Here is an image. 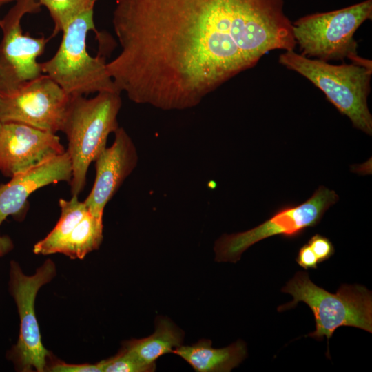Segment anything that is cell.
Wrapping results in <instances>:
<instances>
[{"label": "cell", "mask_w": 372, "mask_h": 372, "mask_svg": "<svg viewBox=\"0 0 372 372\" xmlns=\"http://www.w3.org/2000/svg\"><path fill=\"white\" fill-rule=\"evenodd\" d=\"M284 0H116L121 46L107 63L116 89L136 104L183 110L272 50L296 41Z\"/></svg>", "instance_id": "6da1fadb"}, {"label": "cell", "mask_w": 372, "mask_h": 372, "mask_svg": "<svg viewBox=\"0 0 372 372\" xmlns=\"http://www.w3.org/2000/svg\"><path fill=\"white\" fill-rule=\"evenodd\" d=\"M121 92H99L92 98L70 96L61 132L68 140L67 152L72 163L70 183L72 196H79L86 184L87 173L106 147L109 135L118 127L122 105Z\"/></svg>", "instance_id": "7a4b0ae2"}, {"label": "cell", "mask_w": 372, "mask_h": 372, "mask_svg": "<svg viewBox=\"0 0 372 372\" xmlns=\"http://www.w3.org/2000/svg\"><path fill=\"white\" fill-rule=\"evenodd\" d=\"M279 63L311 81L353 125L372 134V116L367 105L372 76L371 61L333 65L307 57L293 50L279 56Z\"/></svg>", "instance_id": "3957f363"}, {"label": "cell", "mask_w": 372, "mask_h": 372, "mask_svg": "<svg viewBox=\"0 0 372 372\" xmlns=\"http://www.w3.org/2000/svg\"><path fill=\"white\" fill-rule=\"evenodd\" d=\"M289 293L293 300L278 308V311L294 307L298 302L306 303L312 311L316 329L308 334L318 341H329L340 327L347 326L372 333V296L365 287L342 285L332 293L315 285L307 272L298 271L281 289Z\"/></svg>", "instance_id": "277c9868"}, {"label": "cell", "mask_w": 372, "mask_h": 372, "mask_svg": "<svg viewBox=\"0 0 372 372\" xmlns=\"http://www.w3.org/2000/svg\"><path fill=\"white\" fill-rule=\"evenodd\" d=\"M90 30L96 32L94 9L80 14L67 25L54 55L41 63L43 73L70 96L118 91L108 73L105 56H92L87 51V37Z\"/></svg>", "instance_id": "5b68a950"}, {"label": "cell", "mask_w": 372, "mask_h": 372, "mask_svg": "<svg viewBox=\"0 0 372 372\" xmlns=\"http://www.w3.org/2000/svg\"><path fill=\"white\" fill-rule=\"evenodd\" d=\"M372 18V0L338 10L305 15L292 23V34L301 54L328 62L348 59L351 63L371 60L358 54L354 34Z\"/></svg>", "instance_id": "8992f818"}, {"label": "cell", "mask_w": 372, "mask_h": 372, "mask_svg": "<svg viewBox=\"0 0 372 372\" xmlns=\"http://www.w3.org/2000/svg\"><path fill=\"white\" fill-rule=\"evenodd\" d=\"M338 199L334 191L320 186L305 202L280 208L253 229L220 236L214 244L215 260L235 263L245 250L263 239L276 235L287 238L299 236L305 229L318 225L325 211Z\"/></svg>", "instance_id": "52a82bcc"}, {"label": "cell", "mask_w": 372, "mask_h": 372, "mask_svg": "<svg viewBox=\"0 0 372 372\" xmlns=\"http://www.w3.org/2000/svg\"><path fill=\"white\" fill-rule=\"evenodd\" d=\"M55 275V265L50 259L31 276L25 274L16 261L10 263L9 289L20 320L19 338L10 353V358L21 371L43 372L47 367L50 353L41 341L34 302L39 289Z\"/></svg>", "instance_id": "ba28073f"}, {"label": "cell", "mask_w": 372, "mask_h": 372, "mask_svg": "<svg viewBox=\"0 0 372 372\" xmlns=\"http://www.w3.org/2000/svg\"><path fill=\"white\" fill-rule=\"evenodd\" d=\"M37 0H17L1 19L2 37L0 41V92L14 89L43 73L37 61L50 38L33 37L24 34L23 17L41 10Z\"/></svg>", "instance_id": "9c48e42d"}, {"label": "cell", "mask_w": 372, "mask_h": 372, "mask_svg": "<svg viewBox=\"0 0 372 372\" xmlns=\"http://www.w3.org/2000/svg\"><path fill=\"white\" fill-rule=\"evenodd\" d=\"M70 96L48 75L0 92V122L25 124L56 134L61 131Z\"/></svg>", "instance_id": "30bf717a"}, {"label": "cell", "mask_w": 372, "mask_h": 372, "mask_svg": "<svg viewBox=\"0 0 372 372\" xmlns=\"http://www.w3.org/2000/svg\"><path fill=\"white\" fill-rule=\"evenodd\" d=\"M65 152L56 134L25 124L0 122V172L6 177Z\"/></svg>", "instance_id": "8fae6325"}, {"label": "cell", "mask_w": 372, "mask_h": 372, "mask_svg": "<svg viewBox=\"0 0 372 372\" xmlns=\"http://www.w3.org/2000/svg\"><path fill=\"white\" fill-rule=\"evenodd\" d=\"M114 133L112 145L106 147L94 161V185L84 201L89 211L101 218L105 205L136 168L138 161L135 144L126 130L119 127Z\"/></svg>", "instance_id": "7c38bea8"}, {"label": "cell", "mask_w": 372, "mask_h": 372, "mask_svg": "<svg viewBox=\"0 0 372 372\" xmlns=\"http://www.w3.org/2000/svg\"><path fill=\"white\" fill-rule=\"evenodd\" d=\"M69 154L54 157L39 165L19 172L10 181L0 185V227L8 216L17 220L24 217L28 198L37 189L50 184L72 179Z\"/></svg>", "instance_id": "4fadbf2b"}, {"label": "cell", "mask_w": 372, "mask_h": 372, "mask_svg": "<svg viewBox=\"0 0 372 372\" xmlns=\"http://www.w3.org/2000/svg\"><path fill=\"white\" fill-rule=\"evenodd\" d=\"M173 353L189 363L197 372H229L238 366L247 355L246 344L241 340L216 349L209 340H200L190 346L180 345Z\"/></svg>", "instance_id": "5bb4252c"}, {"label": "cell", "mask_w": 372, "mask_h": 372, "mask_svg": "<svg viewBox=\"0 0 372 372\" xmlns=\"http://www.w3.org/2000/svg\"><path fill=\"white\" fill-rule=\"evenodd\" d=\"M183 332L170 320L159 317L156 321L155 331L142 339H134L123 344V349L141 363L156 366L155 361L166 353H172L182 345Z\"/></svg>", "instance_id": "9a60e30c"}, {"label": "cell", "mask_w": 372, "mask_h": 372, "mask_svg": "<svg viewBox=\"0 0 372 372\" xmlns=\"http://www.w3.org/2000/svg\"><path fill=\"white\" fill-rule=\"evenodd\" d=\"M59 204L61 216L52 230L34 245L35 254H55L60 244L89 212L84 201H80L78 196H72L69 200L61 198Z\"/></svg>", "instance_id": "2e32d148"}, {"label": "cell", "mask_w": 372, "mask_h": 372, "mask_svg": "<svg viewBox=\"0 0 372 372\" xmlns=\"http://www.w3.org/2000/svg\"><path fill=\"white\" fill-rule=\"evenodd\" d=\"M103 218L90 211L60 244L56 253L71 259H83L88 253L97 249L103 238Z\"/></svg>", "instance_id": "e0dca14e"}, {"label": "cell", "mask_w": 372, "mask_h": 372, "mask_svg": "<svg viewBox=\"0 0 372 372\" xmlns=\"http://www.w3.org/2000/svg\"><path fill=\"white\" fill-rule=\"evenodd\" d=\"M41 6L48 10L54 23V37L63 32L67 25L76 16L94 9L97 0H37Z\"/></svg>", "instance_id": "ac0fdd59"}, {"label": "cell", "mask_w": 372, "mask_h": 372, "mask_svg": "<svg viewBox=\"0 0 372 372\" xmlns=\"http://www.w3.org/2000/svg\"><path fill=\"white\" fill-rule=\"evenodd\" d=\"M103 362V372H151L156 368L141 363L123 348L115 356Z\"/></svg>", "instance_id": "d6986e66"}, {"label": "cell", "mask_w": 372, "mask_h": 372, "mask_svg": "<svg viewBox=\"0 0 372 372\" xmlns=\"http://www.w3.org/2000/svg\"><path fill=\"white\" fill-rule=\"evenodd\" d=\"M307 244L316 254L319 262L328 260L335 252L332 242L327 238L318 234L313 235Z\"/></svg>", "instance_id": "ffe728a7"}, {"label": "cell", "mask_w": 372, "mask_h": 372, "mask_svg": "<svg viewBox=\"0 0 372 372\" xmlns=\"http://www.w3.org/2000/svg\"><path fill=\"white\" fill-rule=\"evenodd\" d=\"M49 371L53 372H103V362L91 364H71L57 362L49 367Z\"/></svg>", "instance_id": "44dd1931"}, {"label": "cell", "mask_w": 372, "mask_h": 372, "mask_svg": "<svg viewBox=\"0 0 372 372\" xmlns=\"http://www.w3.org/2000/svg\"><path fill=\"white\" fill-rule=\"evenodd\" d=\"M296 260L301 267L306 270L317 269L319 262L316 254L307 243L300 247Z\"/></svg>", "instance_id": "7402d4cb"}, {"label": "cell", "mask_w": 372, "mask_h": 372, "mask_svg": "<svg viewBox=\"0 0 372 372\" xmlns=\"http://www.w3.org/2000/svg\"><path fill=\"white\" fill-rule=\"evenodd\" d=\"M13 248V241L8 236H0V258L8 254Z\"/></svg>", "instance_id": "603a6c76"}, {"label": "cell", "mask_w": 372, "mask_h": 372, "mask_svg": "<svg viewBox=\"0 0 372 372\" xmlns=\"http://www.w3.org/2000/svg\"><path fill=\"white\" fill-rule=\"evenodd\" d=\"M17 1V0H0V8L5 4H7L13 1L15 2ZM0 24H1V19H0Z\"/></svg>", "instance_id": "cb8c5ba5"}]
</instances>
